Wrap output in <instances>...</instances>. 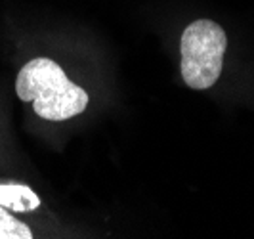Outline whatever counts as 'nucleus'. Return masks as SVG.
<instances>
[{"label":"nucleus","mask_w":254,"mask_h":239,"mask_svg":"<svg viewBox=\"0 0 254 239\" xmlns=\"http://www.w3.org/2000/svg\"><path fill=\"white\" fill-rule=\"evenodd\" d=\"M0 239H33V232L25 222L13 218L6 207L0 205Z\"/></svg>","instance_id":"4"},{"label":"nucleus","mask_w":254,"mask_h":239,"mask_svg":"<svg viewBox=\"0 0 254 239\" xmlns=\"http://www.w3.org/2000/svg\"><path fill=\"white\" fill-rule=\"evenodd\" d=\"M15 94L21 101H33L35 113L46 121H67L88 105L86 90L76 86L50 58H35L21 67Z\"/></svg>","instance_id":"1"},{"label":"nucleus","mask_w":254,"mask_h":239,"mask_svg":"<svg viewBox=\"0 0 254 239\" xmlns=\"http://www.w3.org/2000/svg\"><path fill=\"white\" fill-rule=\"evenodd\" d=\"M0 205L13 213H31L40 207V197L23 184H0Z\"/></svg>","instance_id":"3"},{"label":"nucleus","mask_w":254,"mask_h":239,"mask_svg":"<svg viewBox=\"0 0 254 239\" xmlns=\"http://www.w3.org/2000/svg\"><path fill=\"white\" fill-rule=\"evenodd\" d=\"M228 37L216 21L197 19L186 27L180 40L182 52V77L193 90L214 86L224 67V54Z\"/></svg>","instance_id":"2"}]
</instances>
